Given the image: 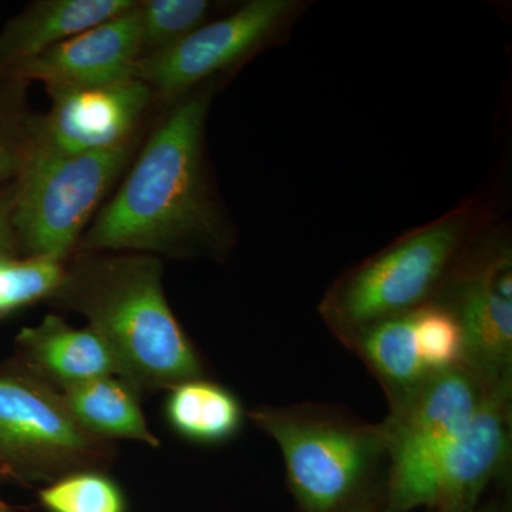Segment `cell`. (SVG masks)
Wrapping results in <instances>:
<instances>
[{
    "label": "cell",
    "mask_w": 512,
    "mask_h": 512,
    "mask_svg": "<svg viewBox=\"0 0 512 512\" xmlns=\"http://www.w3.org/2000/svg\"><path fill=\"white\" fill-rule=\"evenodd\" d=\"M171 104L77 252L190 258L220 256L228 248L227 225L205 174L210 94H185Z\"/></svg>",
    "instance_id": "6da1fadb"
},
{
    "label": "cell",
    "mask_w": 512,
    "mask_h": 512,
    "mask_svg": "<svg viewBox=\"0 0 512 512\" xmlns=\"http://www.w3.org/2000/svg\"><path fill=\"white\" fill-rule=\"evenodd\" d=\"M157 256L77 252L47 305L79 313L107 343L138 394L204 377V365L165 298Z\"/></svg>",
    "instance_id": "7a4b0ae2"
},
{
    "label": "cell",
    "mask_w": 512,
    "mask_h": 512,
    "mask_svg": "<svg viewBox=\"0 0 512 512\" xmlns=\"http://www.w3.org/2000/svg\"><path fill=\"white\" fill-rule=\"evenodd\" d=\"M247 417L281 448L299 512H383L392 461L382 424L316 403L259 406Z\"/></svg>",
    "instance_id": "3957f363"
},
{
    "label": "cell",
    "mask_w": 512,
    "mask_h": 512,
    "mask_svg": "<svg viewBox=\"0 0 512 512\" xmlns=\"http://www.w3.org/2000/svg\"><path fill=\"white\" fill-rule=\"evenodd\" d=\"M138 137L80 154L32 150L13 181V228L23 256L69 261L84 228L136 157Z\"/></svg>",
    "instance_id": "277c9868"
},
{
    "label": "cell",
    "mask_w": 512,
    "mask_h": 512,
    "mask_svg": "<svg viewBox=\"0 0 512 512\" xmlns=\"http://www.w3.org/2000/svg\"><path fill=\"white\" fill-rule=\"evenodd\" d=\"M114 458L116 447L84 430L53 384L19 360L0 366V474L46 485L106 471Z\"/></svg>",
    "instance_id": "5b68a950"
},
{
    "label": "cell",
    "mask_w": 512,
    "mask_h": 512,
    "mask_svg": "<svg viewBox=\"0 0 512 512\" xmlns=\"http://www.w3.org/2000/svg\"><path fill=\"white\" fill-rule=\"evenodd\" d=\"M463 224L447 218L420 229L360 265L323 302V316L343 343L360 330L426 305L456 258Z\"/></svg>",
    "instance_id": "8992f818"
},
{
    "label": "cell",
    "mask_w": 512,
    "mask_h": 512,
    "mask_svg": "<svg viewBox=\"0 0 512 512\" xmlns=\"http://www.w3.org/2000/svg\"><path fill=\"white\" fill-rule=\"evenodd\" d=\"M511 392L491 394L466 433L433 453L392 468L383 512H476L511 454Z\"/></svg>",
    "instance_id": "52a82bcc"
},
{
    "label": "cell",
    "mask_w": 512,
    "mask_h": 512,
    "mask_svg": "<svg viewBox=\"0 0 512 512\" xmlns=\"http://www.w3.org/2000/svg\"><path fill=\"white\" fill-rule=\"evenodd\" d=\"M293 8L289 0H252L234 13L205 23L177 45L141 57L134 77L156 100L173 101L212 74L231 67L265 42Z\"/></svg>",
    "instance_id": "ba28073f"
},
{
    "label": "cell",
    "mask_w": 512,
    "mask_h": 512,
    "mask_svg": "<svg viewBox=\"0 0 512 512\" xmlns=\"http://www.w3.org/2000/svg\"><path fill=\"white\" fill-rule=\"evenodd\" d=\"M52 107L37 116L33 150L80 154L121 146L138 137L156 96L136 77L104 86L46 89Z\"/></svg>",
    "instance_id": "9c48e42d"
},
{
    "label": "cell",
    "mask_w": 512,
    "mask_h": 512,
    "mask_svg": "<svg viewBox=\"0 0 512 512\" xmlns=\"http://www.w3.org/2000/svg\"><path fill=\"white\" fill-rule=\"evenodd\" d=\"M494 390L460 365L434 373L402 403L390 407L382 423L392 468L433 453L466 433Z\"/></svg>",
    "instance_id": "30bf717a"
},
{
    "label": "cell",
    "mask_w": 512,
    "mask_h": 512,
    "mask_svg": "<svg viewBox=\"0 0 512 512\" xmlns=\"http://www.w3.org/2000/svg\"><path fill=\"white\" fill-rule=\"evenodd\" d=\"M143 57L137 2L127 12L84 30L8 74L46 89L104 86L134 77Z\"/></svg>",
    "instance_id": "8fae6325"
},
{
    "label": "cell",
    "mask_w": 512,
    "mask_h": 512,
    "mask_svg": "<svg viewBox=\"0 0 512 512\" xmlns=\"http://www.w3.org/2000/svg\"><path fill=\"white\" fill-rule=\"evenodd\" d=\"M453 313L463 333V365L491 389L511 390V259L504 255L470 276Z\"/></svg>",
    "instance_id": "7c38bea8"
},
{
    "label": "cell",
    "mask_w": 512,
    "mask_h": 512,
    "mask_svg": "<svg viewBox=\"0 0 512 512\" xmlns=\"http://www.w3.org/2000/svg\"><path fill=\"white\" fill-rule=\"evenodd\" d=\"M15 345L16 360L60 392L99 377H119L116 359L99 333L90 326L73 328L59 315L20 330Z\"/></svg>",
    "instance_id": "4fadbf2b"
},
{
    "label": "cell",
    "mask_w": 512,
    "mask_h": 512,
    "mask_svg": "<svg viewBox=\"0 0 512 512\" xmlns=\"http://www.w3.org/2000/svg\"><path fill=\"white\" fill-rule=\"evenodd\" d=\"M133 0H37L0 30V74L133 8Z\"/></svg>",
    "instance_id": "5bb4252c"
},
{
    "label": "cell",
    "mask_w": 512,
    "mask_h": 512,
    "mask_svg": "<svg viewBox=\"0 0 512 512\" xmlns=\"http://www.w3.org/2000/svg\"><path fill=\"white\" fill-rule=\"evenodd\" d=\"M60 393L74 419L97 439L110 443L133 440L160 447V440L148 429L140 394L120 377H99Z\"/></svg>",
    "instance_id": "9a60e30c"
},
{
    "label": "cell",
    "mask_w": 512,
    "mask_h": 512,
    "mask_svg": "<svg viewBox=\"0 0 512 512\" xmlns=\"http://www.w3.org/2000/svg\"><path fill=\"white\" fill-rule=\"evenodd\" d=\"M382 384L390 407L402 403L431 376L417 350L412 312L377 322L346 343Z\"/></svg>",
    "instance_id": "2e32d148"
},
{
    "label": "cell",
    "mask_w": 512,
    "mask_h": 512,
    "mask_svg": "<svg viewBox=\"0 0 512 512\" xmlns=\"http://www.w3.org/2000/svg\"><path fill=\"white\" fill-rule=\"evenodd\" d=\"M164 413L178 436L205 446L235 439L247 419L244 406L231 390L204 377L171 387Z\"/></svg>",
    "instance_id": "e0dca14e"
},
{
    "label": "cell",
    "mask_w": 512,
    "mask_h": 512,
    "mask_svg": "<svg viewBox=\"0 0 512 512\" xmlns=\"http://www.w3.org/2000/svg\"><path fill=\"white\" fill-rule=\"evenodd\" d=\"M22 77L0 74V188L18 178L33 150L37 114L28 104Z\"/></svg>",
    "instance_id": "ac0fdd59"
},
{
    "label": "cell",
    "mask_w": 512,
    "mask_h": 512,
    "mask_svg": "<svg viewBox=\"0 0 512 512\" xmlns=\"http://www.w3.org/2000/svg\"><path fill=\"white\" fill-rule=\"evenodd\" d=\"M67 261L47 256L0 258V319L47 302L62 284Z\"/></svg>",
    "instance_id": "d6986e66"
},
{
    "label": "cell",
    "mask_w": 512,
    "mask_h": 512,
    "mask_svg": "<svg viewBox=\"0 0 512 512\" xmlns=\"http://www.w3.org/2000/svg\"><path fill=\"white\" fill-rule=\"evenodd\" d=\"M46 512H128L127 495L104 470H80L40 488Z\"/></svg>",
    "instance_id": "ffe728a7"
},
{
    "label": "cell",
    "mask_w": 512,
    "mask_h": 512,
    "mask_svg": "<svg viewBox=\"0 0 512 512\" xmlns=\"http://www.w3.org/2000/svg\"><path fill=\"white\" fill-rule=\"evenodd\" d=\"M143 57L177 45L207 23V0H144L137 2Z\"/></svg>",
    "instance_id": "44dd1931"
},
{
    "label": "cell",
    "mask_w": 512,
    "mask_h": 512,
    "mask_svg": "<svg viewBox=\"0 0 512 512\" xmlns=\"http://www.w3.org/2000/svg\"><path fill=\"white\" fill-rule=\"evenodd\" d=\"M421 363L429 375L463 365V333L451 309L424 305L412 312Z\"/></svg>",
    "instance_id": "7402d4cb"
},
{
    "label": "cell",
    "mask_w": 512,
    "mask_h": 512,
    "mask_svg": "<svg viewBox=\"0 0 512 512\" xmlns=\"http://www.w3.org/2000/svg\"><path fill=\"white\" fill-rule=\"evenodd\" d=\"M12 215L13 183H10L0 188V258L20 254Z\"/></svg>",
    "instance_id": "603a6c76"
},
{
    "label": "cell",
    "mask_w": 512,
    "mask_h": 512,
    "mask_svg": "<svg viewBox=\"0 0 512 512\" xmlns=\"http://www.w3.org/2000/svg\"><path fill=\"white\" fill-rule=\"evenodd\" d=\"M0 512H16L13 511V508L10 507V505L5 503V500H3L2 495H0Z\"/></svg>",
    "instance_id": "cb8c5ba5"
},
{
    "label": "cell",
    "mask_w": 512,
    "mask_h": 512,
    "mask_svg": "<svg viewBox=\"0 0 512 512\" xmlns=\"http://www.w3.org/2000/svg\"><path fill=\"white\" fill-rule=\"evenodd\" d=\"M476 512H494L493 510H483V511H476Z\"/></svg>",
    "instance_id": "d4e9b609"
}]
</instances>
